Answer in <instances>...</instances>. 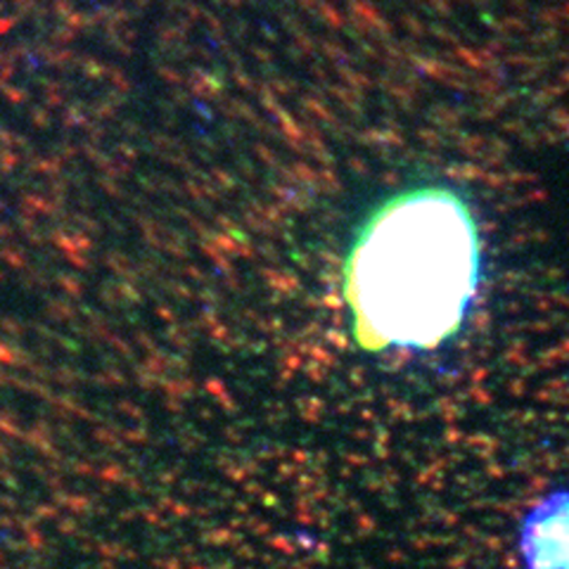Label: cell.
<instances>
[{
	"label": "cell",
	"mask_w": 569,
	"mask_h": 569,
	"mask_svg": "<svg viewBox=\"0 0 569 569\" xmlns=\"http://www.w3.org/2000/svg\"><path fill=\"white\" fill-rule=\"evenodd\" d=\"M479 276L468 202L425 186L385 200L363 221L345 266L356 342L368 351L435 349L462 326Z\"/></svg>",
	"instance_id": "obj_1"
},
{
	"label": "cell",
	"mask_w": 569,
	"mask_h": 569,
	"mask_svg": "<svg viewBox=\"0 0 569 569\" xmlns=\"http://www.w3.org/2000/svg\"><path fill=\"white\" fill-rule=\"evenodd\" d=\"M520 569H569V485L546 489L515 531Z\"/></svg>",
	"instance_id": "obj_2"
}]
</instances>
